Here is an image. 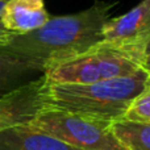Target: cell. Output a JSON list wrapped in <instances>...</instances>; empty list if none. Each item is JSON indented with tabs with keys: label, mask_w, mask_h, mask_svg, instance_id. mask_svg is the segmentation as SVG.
Returning a JSON list of instances; mask_svg holds the SVG:
<instances>
[{
	"label": "cell",
	"mask_w": 150,
	"mask_h": 150,
	"mask_svg": "<svg viewBox=\"0 0 150 150\" xmlns=\"http://www.w3.org/2000/svg\"><path fill=\"white\" fill-rule=\"evenodd\" d=\"M116 3L95 1L78 13L50 16L36 30L0 34V50L36 62L45 69L71 59L103 40V28Z\"/></svg>",
	"instance_id": "6da1fadb"
},
{
	"label": "cell",
	"mask_w": 150,
	"mask_h": 150,
	"mask_svg": "<svg viewBox=\"0 0 150 150\" xmlns=\"http://www.w3.org/2000/svg\"><path fill=\"white\" fill-rule=\"evenodd\" d=\"M150 84L144 70L90 84H49L44 91V109L71 112L75 115L115 122L124 117L132 100Z\"/></svg>",
	"instance_id": "7a4b0ae2"
},
{
	"label": "cell",
	"mask_w": 150,
	"mask_h": 150,
	"mask_svg": "<svg viewBox=\"0 0 150 150\" xmlns=\"http://www.w3.org/2000/svg\"><path fill=\"white\" fill-rule=\"evenodd\" d=\"M25 125L79 150H124L112 133V122L57 109H42Z\"/></svg>",
	"instance_id": "3957f363"
},
{
	"label": "cell",
	"mask_w": 150,
	"mask_h": 150,
	"mask_svg": "<svg viewBox=\"0 0 150 150\" xmlns=\"http://www.w3.org/2000/svg\"><path fill=\"white\" fill-rule=\"evenodd\" d=\"M141 66L129 55L96 45L80 55L55 63L45 71L49 84H90L133 74Z\"/></svg>",
	"instance_id": "277c9868"
},
{
	"label": "cell",
	"mask_w": 150,
	"mask_h": 150,
	"mask_svg": "<svg viewBox=\"0 0 150 150\" xmlns=\"http://www.w3.org/2000/svg\"><path fill=\"white\" fill-rule=\"evenodd\" d=\"M149 32L150 0H142L129 12L107 21L103 28V40L99 45L119 50L137 61L136 53L138 45Z\"/></svg>",
	"instance_id": "5b68a950"
},
{
	"label": "cell",
	"mask_w": 150,
	"mask_h": 150,
	"mask_svg": "<svg viewBox=\"0 0 150 150\" xmlns=\"http://www.w3.org/2000/svg\"><path fill=\"white\" fill-rule=\"evenodd\" d=\"M45 76L0 96V132L26 124L44 109Z\"/></svg>",
	"instance_id": "8992f818"
},
{
	"label": "cell",
	"mask_w": 150,
	"mask_h": 150,
	"mask_svg": "<svg viewBox=\"0 0 150 150\" xmlns=\"http://www.w3.org/2000/svg\"><path fill=\"white\" fill-rule=\"evenodd\" d=\"M45 0H8L1 12V24L9 33H28L41 28L50 18Z\"/></svg>",
	"instance_id": "52a82bcc"
},
{
	"label": "cell",
	"mask_w": 150,
	"mask_h": 150,
	"mask_svg": "<svg viewBox=\"0 0 150 150\" xmlns=\"http://www.w3.org/2000/svg\"><path fill=\"white\" fill-rule=\"evenodd\" d=\"M45 71L38 63L0 50V96L41 79Z\"/></svg>",
	"instance_id": "ba28073f"
},
{
	"label": "cell",
	"mask_w": 150,
	"mask_h": 150,
	"mask_svg": "<svg viewBox=\"0 0 150 150\" xmlns=\"http://www.w3.org/2000/svg\"><path fill=\"white\" fill-rule=\"evenodd\" d=\"M0 150H79L69 144L32 130L25 125L0 132Z\"/></svg>",
	"instance_id": "9c48e42d"
},
{
	"label": "cell",
	"mask_w": 150,
	"mask_h": 150,
	"mask_svg": "<svg viewBox=\"0 0 150 150\" xmlns=\"http://www.w3.org/2000/svg\"><path fill=\"white\" fill-rule=\"evenodd\" d=\"M112 133L124 150H150V124L119 120L112 122Z\"/></svg>",
	"instance_id": "30bf717a"
},
{
	"label": "cell",
	"mask_w": 150,
	"mask_h": 150,
	"mask_svg": "<svg viewBox=\"0 0 150 150\" xmlns=\"http://www.w3.org/2000/svg\"><path fill=\"white\" fill-rule=\"evenodd\" d=\"M122 119L128 121L150 124V84L133 99Z\"/></svg>",
	"instance_id": "8fae6325"
},
{
	"label": "cell",
	"mask_w": 150,
	"mask_h": 150,
	"mask_svg": "<svg viewBox=\"0 0 150 150\" xmlns=\"http://www.w3.org/2000/svg\"><path fill=\"white\" fill-rule=\"evenodd\" d=\"M145 57H150V32L148 36L141 41V44L138 45L137 53H136V58H137V61L140 62V65H141V61Z\"/></svg>",
	"instance_id": "7c38bea8"
},
{
	"label": "cell",
	"mask_w": 150,
	"mask_h": 150,
	"mask_svg": "<svg viewBox=\"0 0 150 150\" xmlns=\"http://www.w3.org/2000/svg\"><path fill=\"white\" fill-rule=\"evenodd\" d=\"M141 67L150 75V57H145L141 61Z\"/></svg>",
	"instance_id": "4fadbf2b"
},
{
	"label": "cell",
	"mask_w": 150,
	"mask_h": 150,
	"mask_svg": "<svg viewBox=\"0 0 150 150\" xmlns=\"http://www.w3.org/2000/svg\"><path fill=\"white\" fill-rule=\"evenodd\" d=\"M4 4H5V1L0 0V34H4L5 32H7L4 29V26H3V24H1V12H3V8H4Z\"/></svg>",
	"instance_id": "5bb4252c"
},
{
	"label": "cell",
	"mask_w": 150,
	"mask_h": 150,
	"mask_svg": "<svg viewBox=\"0 0 150 150\" xmlns=\"http://www.w3.org/2000/svg\"><path fill=\"white\" fill-rule=\"evenodd\" d=\"M3 1H8V0H3Z\"/></svg>",
	"instance_id": "9a60e30c"
}]
</instances>
